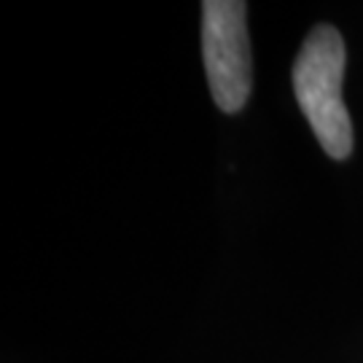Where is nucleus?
Masks as SVG:
<instances>
[{
    "label": "nucleus",
    "mask_w": 363,
    "mask_h": 363,
    "mask_svg": "<svg viewBox=\"0 0 363 363\" xmlns=\"http://www.w3.org/2000/svg\"><path fill=\"white\" fill-rule=\"evenodd\" d=\"M345 40L337 27L310 30L294 65V89L304 118L331 159H347L352 151L350 113L342 100Z\"/></svg>",
    "instance_id": "nucleus-1"
},
{
    "label": "nucleus",
    "mask_w": 363,
    "mask_h": 363,
    "mask_svg": "<svg viewBox=\"0 0 363 363\" xmlns=\"http://www.w3.org/2000/svg\"><path fill=\"white\" fill-rule=\"evenodd\" d=\"M247 6L240 0L202 3V62L213 100L223 113H237L250 94Z\"/></svg>",
    "instance_id": "nucleus-2"
}]
</instances>
